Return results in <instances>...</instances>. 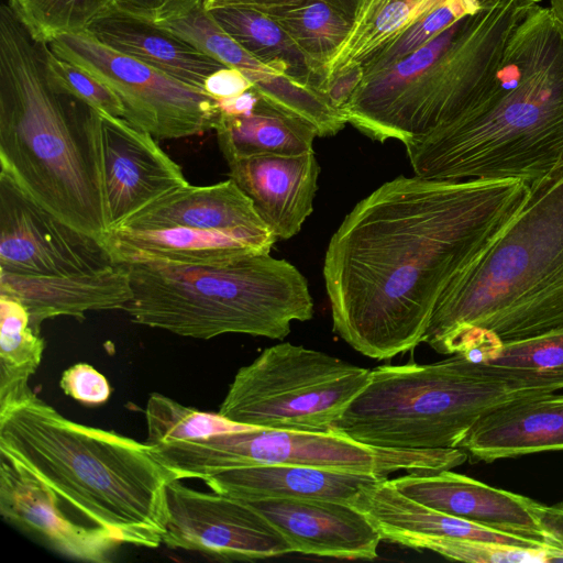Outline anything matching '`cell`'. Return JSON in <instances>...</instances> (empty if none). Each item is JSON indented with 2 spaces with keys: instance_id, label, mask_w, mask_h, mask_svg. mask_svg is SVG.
Listing matches in <instances>:
<instances>
[{
  "instance_id": "cell-34",
  "label": "cell",
  "mask_w": 563,
  "mask_h": 563,
  "mask_svg": "<svg viewBox=\"0 0 563 563\" xmlns=\"http://www.w3.org/2000/svg\"><path fill=\"white\" fill-rule=\"evenodd\" d=\"M45 53L51 71L69 91L100 113L124 119L123 103L106 84L54 54L47 43Z\"/></svg>"
},
{
  "instance_id": "cell-1",
  "label": "cell",
  "mask_w": 563,
  "mask_h": 563,
  "mask_svg": "<svg viewBox=\"0 0 563 563\" xmlns=\"http://www.w3.org/2000/svg\"><path fill=\"white\" fill-rule=\"evenodd\" d=\"M522 179L398 176L363 198L328 244L323 278L333 332L371 358L422 343L449 286L523 207Z\"/></svg>"
},
{
  "instance_id": "cell-40",
  "label": "cell",
  "mask_w": 563,
  "mask_h": 563,
  "mask_svg": "<svg viewBox=\"0 0 563 563\" xmlns=\"http://www.w3.org/2000/svg\"><path fill=\"white\" fill-rule=\"evenodd\" d=\"M162 4L163 0H120L118 5L135 15L151 20Z\"/></svg>"
},
{
  "instance_id": "cell-19",
  "label": "cell",
  "mask_w": 563,
  "mask_h": 563,
  "mask_svg": "<svg viewBox=\"0 0 563 563\" xmlns=\"http://www.w3.org/2000/svg\"><path fill=\"white\" fill-rule=\"evenodd\" d=\"M229 178L252 200L278 239L298 234L313 211L320 172L314 151L260 155L228 163Z\"/></svg>"
},
{
  "instance_id": "cell-5",
  "label": "cell",
  "mask_w": 563,
  "mask_h": 563,
  "mask_svg": "<svg viewBox=\"0 0 563 563\" xmlns=\"http://www.w3.org/2000/svg\"><path fill=\"white\" fill-rule=\"evenodd\" d=\"M563 324V166L530 183L501 235L449 286L423 336L440 354Z\"/></svg>"
},
{
  "instance_id": "cell-30",
  "label": "cell",
  "mask_w": 563,
  "mask_h": 563,
  "mask_svg": "<svg viewBox=\"0 0 563 563\" xmlns=\"http://www.w3.org/2000/svg\"><path fill=\"white\" fill-rule=\"evenodd\" d=\"M277 22L323 77L351 26L352 19L338 8L317 0L255 7ZM323 89V88H322Z\"/></svg>"
},
{
  "instance_id": "cell-33",
  "label": "cell",
  "mask_w": 563,
  "mask_h": 563,
  "mask_svg": "<svg viewBox=\"0 0 563 563\" xmlns=\"http://www.w3.org/2000/svg\"><path fill=\"white\" fill-rule=\"evenodd\" d=\"M145 420L147 428L145 443L148 445L197 440L245 428L225 419L219 412L186 407L158 393L151 394L147 399Z\"/></svg>"
},
{
  "instance_id": "cell-14",
  "label": "cell",
  "mask_w": 563,
  "mask_h": 563,
  "mask_svg": "<svg viewBox=\"0 0 563 563\" xmlns=\"http://www.w3.org/2000/svg\"><path fill=\"white\" fill-rule=\"evenodd\" d=\"M100 147L109 231L189 184L156 139L123 118L100 113Z\"/></svg>"
},
{
  "instance_id": "cell-31",
  "label": "cell",
  "mask_w": 563,
  "mask_h": 563,
  "mask_svg": "<svg viewBox=\"0 0 563 563\" xmlns=\"http://www.w3.org/2000/svg\"><path fill=\"white\" fill-rule=\"evenodd\" d=\"M45 342L16 299L0 295V409L27 396Z\"/></svg>"
},
{
  "instance_id": "cell-38",
  "label": "cell",
  "mask_w": 563,
  "mask_h": 563,
  "mask_svg": "<svg viewBox=\"0 0 563 563\" xmlns=\"http://www.w3.org/2000/svg\"><path fill=\"white\" fill-rule=\"evenodd\" d=\"M362 79V66L352 67L327 79L323 92L331 103L341 110L350 100Z\"/></svg>"
},
{
  "instance_id": "cell-29",
  "label": "cell",
  "mask_w": 563,
  "mask_h": 563,
  "mask_svg": "<svg viewBox=\"0 0 563 563\" xmlns=\"http://www.w3.org/2000/svg\"><path fill=\"white\" fill-rule=\"evenodd\" d=\"M441 1L361 0L345 40L324 68V82L339 73L363 66Z\"/></svg>"
},
{
  "instance_id": "cell-20",
  "label": "cell",
  "mask_w": 563,
  "mask_h": 563,
  "mask_svg": "<svg viewBox=\"0 0 563 563\" xmlns=\"http://www.w3.org/2000/svg\"><path fill=\"white\" fill-rule=\"evenodd\" d=\"M274 233L206 230L186 227L115 228L103 245L115 263H170L210 265L254 253H269Z\"/></svg>"
},
{
  "instance_id": "cell-24",
  "label": "cell",
  "mask_w": 563,
  "mask_h": 563,
  "mask_svg": "<svg viewBox=\"0 0 563 563\" xmlns=\"http://www.w3.org/2000/svg\"><path fill=\"white\" fill-rule=\"evenodd\" d=\"M85 32L110 48L201 90L211 74L225 67L179 36L118 4Z\"/></svg>"
},
{
  "instance_id": "cell-26",
  "label": "cell",
  "mask_w": 563,
  "mask_h": 563,
  "mask_svg": "<svg viewBox=\"0 0 563 563\" xmlns=\"http://www.w3.org/2000/svg\"><path fill=\"white\" fill-rule=\"evenodd\" d=\"M460 354L518 389L540 394L563 389V324L533 338L482 344Z\"/></svg>"
},
{
  "instance_id": "cell-3",
  "label": "cell",
  "mask_w": 563,
  "mask_h": 563,
  "mask_svg": "<svg viewBox=\"0 0 563 563\" xmlns=\"http://www.w3.org/2000/svg\"><path fill=\"white\" fill-rule=\"evenodd\" d=\"M8 4L0 8V172L35 203L103 243L100 112L51 71Z\"/></svg>"
},
{
  "instance_id": "cell-23",
  "label": "cell",
  "mask_w": 563,
  "mask_h": 563,
  "mask_svg": "<svg viewBox=\"0 0 563 563\" xmlns=\"http://www.w3.org/2000/svg\"><path fill=\"white\" fill-rule=\"evenodd\" d=\"M382 478L372 474L300 465L268 464L229 468L205 477L216 493L245 501L330 499L353 505L361 492Z\"/></svg>"
},
{
  "instance_id": "cell-7",
  "label": "cell",
  "mask_w": 563,
  "mask_h": 563,
  "mask_svg": "<svg viewBox=\"0 0 563 563\" xmlns=\"http://www.w3.org/2000/svg\"><path fill=\"white\" fill-rule=\"evenodd\" d=\"M137 324L208 340L241 333L283 340L313 317L306 277L286 260L254 253L210 265L125 264Z\"/></svg>"
},
{
  "instance_id": "cell-25",
  "label": "cell",
  "mask_w": 563,
  "mask_h": 563,
  "mask_svg": "<svg viewBox=\"0 0 563 563\" xmlns=\"http://www.w3.org/2000/svg\"><path fill=\"white\" fill-rule=\"evenodd\" d=\"M121 227H186L273 233L252 200L230 178L209 186L188 184L147 206Z\"/></svg>"
},
{
  "instance_id": "cell-35",
  "label": "cell",
  "mask_w": 563,
  "mask_h": 563,
  "mask_svg": "<svg viewBox=\"0 0 563 563\" xmlns=\"http://www.w3.org/2000/svg\"><path fill=\"white\" fill-rule=\"evenodd\" d=\"M59 385L66 395L88 406L106 402L111 394L106 376L86 363H78L65 369Z\"/></svg>"
},
{
  "instance_id": "cell-16",
  "label": "cell",
  "mask_w": 563,
  "mask_h": 563,
  "mask_svg": "<svg viewBox=\"0 0 563 563\" xmlns=\"http://www.w3.org/2000/svg\"><path fill=\"white\" fill-rule=\"evenodd\" d=\"M379 532L382 540L440 554L454 540H477L525 549L552 551L543 543L452 516L424 506L382 478L365 487L355 503Z\"/></svg>"
},
{
  "instance_id": "cell-6",
  "label": "cell",
  "mask_w": 563,
  "mask_h": 563,
  "mask_svg": "<svg viewBox=\"0 0 563 563\" xmlns=\"http://www.w3.org/2000/svg\"><path fill=\"white\" fill-rule=\"evenodd\" d=\"M540 0H499L453 23L397 64L363 77L341 109L372 140L411 139L474 109L517 26Z\"/></svg>"
},
{
  "instance_id": "cell-12",
  "label": "cell",
  "mask_w": 563,
  "mask_h": 563,
  "mask_svg": "<svg viewBox=\"0 0 563 563\" xmlns=\"http://www.w3.org/2000/svg\"><path fill=\"white\" fill-rule=\"evenodd\" d=\"M163 544L218 561H253L294 553L283 534L249 501L220 493L167 485Z\"/></svg>"
},
{
  "instance_id": "cell-42",
  "label": "cell",
  "mask_w": 563,
  "mask_h": 563,
  "mask_svg": "<svg viewBox=\"0 0 563 563\" xmlns=\"http://www.w3.org/2000/svg\"><path fill=\"white\" fill-rule=\"evenodd\" d=\"M192 1H196V0H163V4H162V7L159 9H162V8H170V7H176V5H183V4L190 3Z\"/></svg>"
},
{
  "instance_id": "cell-27",
  "label": "cell",
  "mask_w": 563,
  "mask_h": 563,
  "mask_svg": "<svg viewBox=\"0 0 563 563\" xmlns=\"http://www.w3.org/2000/svg\"><path fill=\"white\" fill-rule=\"evenodd\" d=\"M213 130L227 163L251 156L305 153L313 150L318 136L312 125L262 98L245 113H219Z\"/></svg>"
},
{
  "instance_id": "cell-4",
  "label": "cell",
  "mask_w": 563,
  "mask_h": 563,
  "mask_svg": "<svg viewBox=\"0 0 563 563\" xmlns=\"http://www.w3.org/2000/svg\"><path fill=\"white\" fill-rule=\"evenodd\" d=\"M0 454L38 478L78 522L156 549L167 485L178 479L145 442L65 418L31 391L0 409Z\"/></svg>"
},
{
  "instance_id": "cell-11",
  "label": "cell",
  "mask_w": 563,
  "mask_h": 563,
  "mask_svg": "<svg viewBox=\"0 0 563 563\" xmlns=\"http://www.w3.org/2000/svg\"><path fill=\"white\" fill-rule=\"evenodd\" d=\"M54 54L106 84L121 100L124 119L156 140H172L213 130L217 100L129 55L88 32L66 33L47 42Z\"/></svg>"
},
{
  "instance_id": "cell-17",
  "label": "cell",
  "mask_w": 563,
  "mask_h": 563,
  "mask_svg": "<svg viewBox=\"0 0 563 563\" xmlns=\"http://www.w3.org/2000/svg\"><path fill=\"white\" fill-rule=\"evenodd\" d=\"M283 534L294 552L345 560H374L382 537L354 505L330 499L249 501Z\"/></svg>"
},
{
  "instance_id": "cell-36",
  "label": "cell",
  "mask_w": 563,
  "mask_h": 563,
  "mask_svg": "<svg viewBox=\"0 0 563 563\" xmlns=\"http://www.w3.org/2000/svg\"><path fill=\"white\" fill-rule=\"evenodd\" d=\"M253 88L252 81L238 68L223 67L205 81L203 90L214 100H224L242 95Z\"/></svg>"
},
{
  "instance_id": "cell-28",
  "label": "cell",
  "mask_w": 563,
  "mask_h": 563,
  "mask_svg": "<svg viewBox=\"0 0 563 563\" xmlns=\"http://www.w3.org/2000/svg\"><path fill=\"white\" fill-rule=\"evenodd\" d=\"M208 10L217 23L252 56L282 75L323 92V77L271 16L241 5H220Z\"/></svg>"
},
{
  "instance_id": "cell-9",
  "label": "cell",
  "mask_w": 563,
  "mask_h": 563,
  "mask_svg": "<svg viewBox=\"0 0 563 563\" xmlns=\"http://www.w3.org/2000/svg\"><path fill=\"white\" fill-rule=\"evenodd\" d=\"M178 479L268 464L310 466L387 477L397 472H439L468 459L460 448L399 450L358 442L332 429L297 431L245 427L197 440L150 445Z\"/></svg>"
},
{
  "instance_id": "cell-2",
  "label": "cell",
  "mask_w": 563,
  "mask_h": 563,
  "mask_svg": "<svg viewBox=\"0 0 563 563\" xmlns=\"http://www.w3.org/2000/svg\"><path fill=\"white\" fill-rule=\"evenodd\" d=\"M415 175L522 179L563 166V23L536 4L517 26L484 100L405 144Z\"/></svg>"
},
{
  "instance_id": "cell-18",
  "label": "cell",
  "mask_w": 563,
  "mask_h": 563,
  "mask_svg": "<svg viewBox=\"0 0 563 563\" xmlns=\"http://www.w3.org/2000/svg\"><path fill=\"white\" fill-rule=\"evenodd\" d=\"M405 496L439 511L545 544L534 516L537 500L444 470L391 478ZM552 551V550H551ZM552 562L554 559V552Z\"/></svg>"
},
{
  "instance_id": "cell-15",
  "label": "cell",
  "mask_w": 563,
  "mask_h": 563,
  "mask_svg": "<svg viewBox=\"0 0 563 563\" xmlns=\"http://www.w3.org/2000/svg\"><path fill=\"white\" fill-rule=\"evenodd\" d=\"M0 514L59 554L104 563L121 544L106 530L78 522L33 474L0 454Z\"/></svg>"
},
{
  "instance_id": "cell-13",
  "label": "cell",
  "mask_w": 563,
  "mask_h": 563,
  "mask_svg": "<svg viewBox=\"0 0 563 563\" xmlns=\"http://www.w3.org/2000/svg\"><path fill=\"white\" fill-rule=\"evenodd\" d=\"M115 264L103 243L40 207L0 172V271L49 276Z\"/></svg>"
},
{
  "instance_id": "cell-32",
  "label": "cell",
  "mask_w": 563,
  "mask_h": 563,
  "mask_svg": "<svg viewBox=\"0 0 563 563\" xmlns=\"http://www.w3.org/2000/svg\"><path fill=\"white\" fill-rule=\"evenodd\" d=\"M120 0H9L8 5L40 42L66 33H80Z\"/></svg>"
},
{
  "instance_id": "cell-10",
  "label": "cell",
  "mask_w": 563,
  "mask_h": 563,
  "mask_svg": "<svg viewBox=\"0 0 563 563\" xmlns=\"http://www.w3.org/2000/svg\"><path fill=\"white\" fill-rule=\"evenodd\" d=\"M369 379L368 368L279 343L236 372L219 413L252 428L328 431Z\"/></svg>"
},
{
  "instance_id": "cell-21",
  "label": "cell",
  "mask_w": 563,
  "mask_h": 563,
  "mask_svg": "<svg viewBox=\"0 0 563 563\" xmlns=\"http://www.w3.org/2000/svg\"><path fill=\"white\" fill-rule=\"evenodd\" d=\"M0 295L19 300L40 332L44 320L60 316L84 319L86 312L123 309L132 298L125 264L93 273L23 275L0 271Z\"/></svg>"
},
{
  "instance_id": "cell-37",
  "label": "cell",
  "mask_w": 563,
  "mask_h": 563,
  "mask_svg": "<svg viewBox=\"0 0 563 563\" xmlns=\"http://www.w3.org/2000/svg\"><path fill=\"white\" fill-rule=\"evenodd\" d=\"M534 516L547 543L555 554L553 562H563V501L553 505L538 501Z\"/></svg>"
},
{
  "instance_id": "cell-8",
  "label": "cell",
  "mask_w": 563,
  "mask_h": 563,
  "mask_svg": "<svg viewBox=\"0 0 563 563\" xmlns=\"http://www.w3.org/2000/svg\"><path fill=\"white\" fill-rule=\"evenodd\" d=\"M540 393L488 376L464 354L430 364L383 365L332 430L358 442L399 450L459 448L492 409Z\"/></svg>"
},
{
  "instance_id": "cell-41",
  "label": "cell",
  "mask_w": 563,
  "mask_h": 563,
  "mask_svg": "<svg viewBox=\"0 0 563 563\" xmlns=\"http://www.w3.org/2000/svg\"><path fill=\"white\" fill-rule=\"evenodd\" d=\"M550 10L563 23V0H551Z\"/></svg>"
},
{
  "instance_id": "cell-39",
  "label": "cell",
  "mask_w": 563,
  "mask_h": 563,
  "mask_svg": "<svg viewBox=\"0 0 563 563\" xmlns=\"http://www.w3.org/2000/svg\"><path fill=\"white\" fill-rule=\"evenodd\" d=\"M301 1H310V0H206V8H214L220 5H241V7H249V8H255L266 4H274V3H287V2H301ZM317 1H323L327 2L342 12H344L346 15H349L352 20L356 13V10L358 8V4L361 0H317Z\"/></svg>"
},
{
  "instance_id": "cell-22",
  "label": "cell",
  "mask_w": 563,
  "mask_h": 563,
  "mask_svg": "<svg viewBox=\"0 0 563 563\" xmlns=\"http://www.w3.org/2000/svg\"><path fill=\"white\" fill-rule=\"evenodd\" d=\"M475 461L563 451V394H534L482 416L459 444Z\"/></svg>"
}]
</instances>
